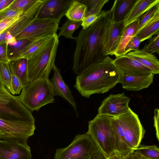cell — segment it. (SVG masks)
I'll list each match as a JSON object with an SVG mask.
<instances>
[{"instance_id":"1","label":"cell","mask_w":159,"mask_h":159,"mask_svg":"<svg viewBox=\"0 0 159 159\" xmlns=\"http://www.w3.org/2000/svg\"><path fill=\"white\" fill-rule=\"evenodd\" d=\"M111 9L102 11L97 21L80 31L74 40L76 47L73 59L72 70L78 76L89 69L103 61L105 55L103 38Z\"/></svg>"},{"instance_id":"2","label":"cell","mask_w":159,"mask_h":159,"mask_svg":"<svg viewBox=\"0 0 159 159\" xmlns=\"http://www.w3.org/2000/svg\"><path fill=\"white\" fill-rule=\"evenodd\" d=\"M108 56L102 62L77 76L74 85L79 93L87 98L94 94L109 91L120 83L121 75Z\"/></svg>"},{"instance_id":"3","label":"cell","mask_w":159,"mask_h":159,"mask_svg":"<svg viewBox=\"0 0 159 159\" xmlns=\"http://www.w3.org/2000/svg\"><path fill=\"white\" fill-rule=\"evenodd\" d=\"M59 38L57 33H55L49 42L27 59L29 83L38 79L49 78L55 65Z\"/></svg>"},{"instance_id":"4","label":"cell","mask_w":159,"mask_h":159,"mask_svg":"<svg viewBox=\"0 0 159 159\" xmlns=\"http://www.w3.org/2000/svg\"><path fill=\"white\" fill-rule=\"evenodd\" d=\"M54 95L49 78L38 79L24 87L19 100L31 111H38L42 107L54 102Z\"/></svg>"},{"instance_id":"5","label":"cell","mask_w":159,"mask_h":159,"mask_svg":"<svg viewBox=\"0 0 159 159\" xmlns=\"http://www.w3.org/2000/svg\"><path fill=\"white\" fill-rule=\"evenodd\" d=\"M111 117L98 115L89 122L87 133L107 158L114 154L115 137L111 124Z\"/></svg>"},{"instance_id":"6","label":"cell","mask_w":159,"mask_h":159,"mask_svg":"<svg viewBox=\"0 0 159 159\" xmlns=\"http://www.w3.org/2000/svg\"><path fill=\"white\" fill-rule=\"evenodd\" d=\"M99 150L89 134H78L67 147L57 149L54 159H90L93 153Z\"/></svg>"},{"instance_id":"7","label":"cell","mask_w":159,"mask_h":159,"mask_svg":"<svg viewBox=\"0 0 159 159\" xmlns=\"http://www.w3.org/2000/svg\"><path fill=\"white\" fill-rule=\"evenodd\" d=\"M116 117L122 127L126 145L134 151L140 144L145 133L138 115L129 108L127 112Z\"/></svg>"},{"instance_id":"8","label":"cell","mask_w":159,"mask_h":159,"mask_svg":"<svg viewBox=\"0 0 159 159\" xmlns=\"http://www.w3.org/2000/svg\"><path fill=\"white\" fill-rule=\"evenodd\" d=\"M35 129L34 123L9 121L0 118V139L26 145L28 138L34 134Z\"/></svg>"},{"instance_id":"9","label":"cell","mask_w":159,"mask_h":159,"mask_svg":"<svg viewBox=\"0 0 159 159\" xmlns=\"http://www.w3.org/2000/svg\"><path fill=\"white\" fill-rule=\"evenodd\" d=\"M46 0H37L20 19L9 26L0 33V43L6 41L12 45L16 43L15 37L38 16Z\"/></svg>"},{"instance_id":"10","label":"cell","mask_w":159,"mask_h":159,"mask_svg":"<svg viewBox=\"0 0 159 159\" xmlns=\"http://www.w3.org/2000/svg\"><path fill=\"white\" fill-rule=\"evenodd\" d=\"M59 21L51 18L36 17L32 22L15 37L16 40L22 39H34L57 33L59 29Z\"/></svg>"},{"instance_id":"11","label":"cell","mask_w":159,"mask_h":159,"mask_svg":"<svg viewBox=\"0 0 159 159\" xmlns=\"http://www.w3.org/2000/svg\"><path fill=\"white\" fill-rule=\"evenodd\" d=\"M0 118L12 121L35 122L31 111L19 100L17 96L13 95L8 103L0 104Z\"/></svg>"},{"instance_id":"12","label":"cell","mask_w":159,"mask_h":159,"mask_svg":"<svg viewBox=\"0 0 159 159\" xmlns=\"http://www.w3.org/2000/svg\"><path fill=\"white\" fill-rule=\"evenodd\" d=\"M130 98L124 93L111 94L102 102L98 109V115L116 117L127 112L129 107Z\"/></svg>"},{"instance_id":"13","label":"cell","mask_w":159,"mask_h":159,"mask_svg":"<svg viewBox=\"0 0 159 159\" xmlns=\"http://www.w3.org/2000/svg\"><path fill=\"white\" fill-rule=\"evenodd\" d=\"M124 21L116 22L111 19V13L107 23L103 38L105 54L113 55L118 46L125 27Z\"/></svg>"},{"instance_id":"14","label":"cell","mask_w":159,"mask_h":159,"mask_svg":"<svg viewBox=\"0 0 159 159\" xmlns=\"http://www.w3.org/2000/svg\"><path fill=\"white\" fill-rule=\"evenodd\" d=\"M0 159H33L27 144L0 139Z\"/></svg>"},{"instance_id":"15","label":"cell","mask_w":159,"mask_h":159,"mask_svg":"<svg viewBox=\"0 0 159 159\" xmlns=\"http://www.w3.org/2000/svg\"><path fill=\"white\" fill-rule=\"evenodd\" d=\"M113 64L122 75L139 76L153 73L149 68L125 55L116 57Z\"/></svg>"},{"instance_id":"16","label":"cell","mask_w":159,"mask_h":159,"mask_svg":"<svg viewBox=\"0 0 159 159\" xmlns=\"http://www.w3.org/2000/svg\"><path fill=\"white\" fill-rule=\"evenodd\" d=\"M74 0H46L41 8L37 17L51 18L60 21L65 15Z\"/></svg>"},{"instance_id":"17","label":"cell","mask_w":159,"mask_h":159,"mask_svg":"<svg viewBox=\"0 0 159 159\" xmlns=\"http://www.w3.org/2000/svg\"><path fill=\"white\" fill-rule=\"evenodd\" d=\"M52 70L53 74L50 82L54 96H60L67 101L74 108L76 116H78L76 104L70 90L62 77L60 69L55 65Z\"/></svg>"},{"instance_id":"18","label":"cell","mask_w":159,"mask_h":159,"mask_svg":"<svg viewBox=\"0 0 159 159\" xmlns=\"http://www.w3.org/2000/svg\"><path fill=\"white\" fill-rule=\"evenodd\" d=\"M154 75L151 73L139 76L121 75L120 83L127 91H139L149 86L153 82Z\"/></svg>"},{"instance_id":"19","label":"cell","mask_w":159,"mask_h":159,"mask_svg":"<svg viewBox=\"0 0 159 159\" xmlns=\"http://www.w3.org/2000/svg\"><path fill=\"white\" fill-rule=\"evenodd\" d=\"M111 124L115 137L114 154L125 158L133 151L128 147L125 142L122 127L116 117H111Z\"/></svg>"},{"instance_id":"20","label":"cell","mask_w":159,"mask_h":159,"mask_svg":"<svg viewBox=\"0 0 159 159\" xmlns=\"http://www.w3.org/2000/svg\"><path fill=\"white\" fill-rule=\"evenodd\" d=\"M126 56L150 69L155 74L159 73V61L155 55L143 49L130 51Z\"/></svg>"},{"instance_id":"21","label":"cell","mask_w":159,"mask_h":159,"mask_svg":"<svg viewBox=\"0 0 159 159\" xmlns=\"http://www.w3.org/2000/svg\"><path fill=\"white\" fill-rule=\"evenodd\" d=\"M158 3L159 0H137L124 20L125 26L140 18Z\"/></svg>"},{"instance_id":"22","label":"cell","mask_w":159,"mask_h":159,"mask_svg":"<svg viewBox=\"0 0 159 159\" xmlns=\"http://www.w3.org/2000/svg\"><path fill=\"white\" fill-rule=\"evenodd\" d=\"M139 20V18L125 26L121 35L118 46L114 54L116 57L125 55V47L133 37L137 33Z\"/></svg>"},{"instance_id":"23","label":"cell","mask_w":159,"mask_h":159,"mask_svg":"<svg viewBox=\"0 0 159 159\" xmlns=\"http://www.w3.org/2000/svg\"><path fill=\"white\" fill-rule=\"evenodd\" d=\"M137 0H115L111 8L112 20L116 22L124 21Z\"/></svg>"},{"instance_id":"24","label":"cell","mask_w":159,"mask_h":159,"mask_svg":"<svg viewBox=\"0 0 159 159\" xmlns=\"http://www.w3.org/2000/svg\"><path fill=\"white\" fill-rule=\"evenodd\" d=\"M9 63L20 80L23 88L26 86L29 83L27 73V60L19 58L9 61Z\"/></svg>"},{"instance_id":"25","label":"cell","mask_w":159,"mask_h":159,"mask_svg":"<svg viewBox=\"0 0 159 159\" xmlns=\"http://www.w3.org/2000/svg\"><path fill=\"white\" fill-rule=\"evenodd\" d=\"M88 8L86 5L79 0H74L65 15L69 20L82 21L85 17Z\"/></svg>"},{"instance_id":"26","label":"cell","mask_w":159,"mask_h":159,"mask_svg":"<svg viewBox=\"0 0 159 159\" xmlns=\"http://www.w3.org/2000/svg\"><path fill=\"white\" fill-rule=\"evenodd\" d=\"M54 34L44 36L34 39L18 58L28 59L30 58L49 42Z\"/></svg>"},{"instance_id":"27","label":"cell","mask_w":159,"mask_h":159,"mask_svg":"<svg viewBox=\"0 0 159 159\" xmlns=\"http://www.w3.org/2000/svg\"><path fill=\"white\" fill-rule=\"evenodd\" d=\"M34 39H22L16 40L14 44H8L7 53L9 61L18 59Z\"/></svg>"},{"instance_id":"28","label":"cell","mask_w":159,"mask_h":159,"mask_svg":"<svg viewBox=\"0 0 159 159\" xmlns=\"http://www.w3.org/2000/svg\"><path fill=\"white\" fill-rule=\"evenodd\" d=\"M159 16L154 19L135 34L141 42L150 39L155 34L159 33Z\"/></svg>"},{"instance_id":"29","label":"cell","mask_w":159,"mask_h":159,"mask_svg":"<svg viewBox=\"0 0 159 159\" xmlns=\"http://www.w3.org/2000/svg\"><path fill=\"white\" fill-rule=\"evenodd\" d=\"M82 21H74L68 19L60 28L58 37L63 36L65 38L74 39L73 34L75 31L81 25Z\"/></svg>"},{"instance_id":"30","label":"cell","mask_w":159,"mask_h":159,"mask_svg":"<svg viewBox=\"0 0 159 159\" xmlns=\"http://www.w3.org/2000/svg\"><path fill=\"white\" fill-rule=\"evenodd\" d=\"M9 61L0 63V82L13 95L11 74Z\"/></svg>"},{"instance_id":"31","label":"cell","mask_w":159,"mask_h":159,"mask_svg":"<svg viewBox=\"0 0 159 159\" xmlns=\"http://www.w3.org/2000/svg\"><path fill=\"white\" fill-rule=\"evenodd\" d=\"M134 151L145 159H159V148L156 145L146 146L140 144Z\"/></svg>"},{"instance_id":"32","label":"cell","mask_w":159,"mask_h":159,"mask_svg":"<svg viewBox=\"0 0 159 159\" xmlns=\"http://www.w3.org/2000/svg\"><path fill=\"white\" fill-rule=\"evenodd\" d=\"M86 5L88 11L86 15L95 14L99 16L102 12L104 6L108 2V0H78Z\"/></svg>"},{"instance_id":"33","label":"cell","mask_w":159,"mask_h":159,"mask_svg":"<svg viewBox=\"0 0 159 159\" xmlns=\"http://www.w3.org/2000/svg\"><path fill=\"white\" fill-rule=\"evenodd\" d=\"M158 16H159V3L152 7L139 18L137 33Z\"/></svg>"},{"instance_id":"34","label":"cell","mask_w":159,"mask_h":159,"mask_svg":"<svg viewBox=\"0 0 159 159\" xmlns=\"http://www.w3.org/2000/svg\"><path fill=\"white\" fill-rule=\"evenodd\" d=\"M37 0H14L7 8L14 10L22 11L25 12Z\"/></svg>"},{"instance_id":"35","label":"cell","mask_w":159,"mask_h":159,"mask_svg":"<svg viewBox=\"0 0 159 159\" xmlns=\"http://www.w3.org/2000/svg\"><path fill=\"white\" fill-rule=\"evenodd\" d=\"M149 43L145 44L143 49L151 53H159V34H157L156 36L151 38Z\"/></svg>"},{"instance_id":"36","label":"cell","mask_w":159,"mask_h":159,"mask_svg":"<svg viewBox=\"0 0 159 159\" xmlns=\"http://www.w3.org/2000/svg\"><path fill=\"white\" fill-rule=\"evenodd\" d=\"M9 65L11 74V86L14 95L18 94L23 88V86L20 80L15 74L9 63Z\"/></svg>"},{"instance_id":"37","label":"cell","mask_w":159,"mask_h":159,"mask_svg":"<svg viewBox=\"0 0 159 159\" xmlns=\"http://www.w3.org/2000/svg\"><path fill=\"white\" fill-rule=\"evenodd\" d=\"M25 12L21 11L14 17L5 19L0 22V33L10 25L18 20Z\"/></svg>"},{"instance_id":"38","label":"cell","mask_w":159,"mask_h":159,"mask_svg":"<svg viewBox=\"0 0 159 159\" xmlns=\"http://www.w3.org/2000/svg\"><path fill=\"white\" fill-rule=\"evenodd\" d=\"M141 42L140 39L136 35L133 36L125 47V55L130 51L139 50V47Z\"/></svg>"},{"instance_id":"39","label":"cell","mask_w":159,"mask_h":159,"mask_svg":"<svg viewBox=\"0 0 159 159\" xmlns=\"http://www.w3.org/2000/svg\"><path fill=\"white\" fill-rule=\"evenodd\" d=\"M12 94L2 84L0 85V104L8 103L11 99Z\"/></svg>"},{"instance_id":"40","label":"cell","mask_w":159,"mask_h":159,"mask_svg":"<svg viewBox=\"0 0 159 159\" xmlns=\"http://www.w3.org/2000/svg\"><path fill=\"white\" fill-rule=\"evenodd\" d=\"M98 17L95 14L86 15L82 20L81 26L82 27V29L85 30L91 26L97 21Z\"/></svg>"},{"instance_id":"41","label":"cell","mask_w":159,"mask_h":159,"mask_svg":"<svg viewBox=\"0 0 159 159\" xmlns=\"http://www.w3.org/2000/svg\"><path fill=\"white\" fill-rule=\"evenodd\" d=\"M7 46L8 43L6 41L0 43V63L9 61L7 53Z\"/></svg>"},{"instance_id":"42","label":"cell","mask_w":159,"mask_h":159,"mask_svg":"<svg viewBox=\"0 0 159 159\" xmlns=\"http://www.w3.org/2000/svg\"><path fill=\"white\" fill-rule=\"evenodd\" d=\"M21 11H22L10 10L7 8L0 11V22L5 19L15 16Z\"/></svg>"},{"instance_id":"43","label":"cell","mask_w":159,"mask_h":159,"mask_svg":"<svg viewBox=\"0 0 159 159\" xmlns=\"http://www.w3.org/2000/svg\"><path fill=\"white\" fill-rule=\"evenodd\" d=\"M159 110L156 108L154 110V126L155 127L156 135L157 139L159 141Z\"/></svg>"},{"instance_id":"44","label":"cell","mask_w":159,"mask_h":159,"mask_svg":"<svg viewBox=\"0 0 159 159\" xmlns=\"http://www.w3.org/2000/svg\"><path fill=\"white\" fill-rule=\"evenodd\" d=\"M14 0H0V11L7 8Z\"/></svg>"},{"instance_id":"45","label":"cell","mask_w":159,"mask_h":159,"mask_svg":"<svg viewBox=\"0 0 159 159\" xmlns=\"http://www.w3.org/2000/svg\"><path fill=\"white\" fill-rule=\"evenodd\" d=\"M90 159H107L105 155L100 150L94 152Z\"/></svg>"},{"instance_id":"46","label":"cell","mask_w":159,"mask_h":159,"mask_svg":"<svg viewBox=\"0 0 159 159\" xmlns=\"http://www.w3.org/2000/svg\"><path fill=\"white\" fill-rule=\"evenodd\" d=\"M125 159H145L142 156L133 151L131 152Z\"/></svg>"},{"instance_id":"47","label":"cell","mask_w":159,"mask_h":159,"mask_svg":"<svg viewBox=\"0 0 159 159\" xmlns=\"http://www.w3.org/2000/svg\"><path fill=\"white\" fill-rule=\"evenodd\" d=\"M107 159H125V158L122 157L114 154Z\"/></svg>"},{"instance_id":"48","label":"cell","mask_w":159,"mask_h":159,"mask_svg":"<svg viewBox=\"0 0 159 159\" xmlns=\"http://www.w3.org/2000/svg\"><path fill=\"white\" fill-rule=\"evenodd\" d=\"M1 135H2V134H1V132L0 131V137L1 136Z\"/></svg>"},{"instance_id":"49","label":"cell","mask_w":159,"mask_h":159,"mask_svg":"<svg viewBox=\"0 0 159 159\" xmlns=\"http://www.w3.org/2000/svg\"></svg>"}]
</instances>
